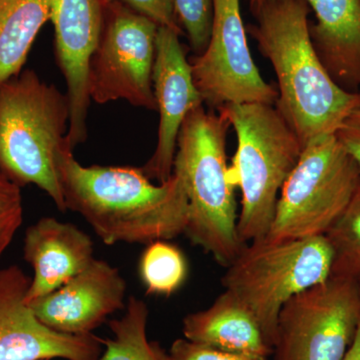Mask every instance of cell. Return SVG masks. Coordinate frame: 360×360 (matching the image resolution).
I'll list each match as a JSON object with an SVG mask.
<instances>
[{"mask_svg":"<svg viewBox=\"0 0 360 360\" xmlns=\"http://www.w3.org/2000/svg\"><path fill=\"white\" fill-rule=\"evenodd\" d=\"M63 144L56 170L66 210L79 213L103 243L149 245L184 234L188 200L177 172L155 186L141 168L84 167Z\"/></svg>","mask_w":360,"mask_h":360,"instance_id":"6da1fadb","label":"cell"},{"mask_svg":"<svg viewBox=\"0 0 360 360\" xmlns=\"http://www.w3.org/2000/svg\"><path fill=\"white\" fill-rule=\"evenodd\" d=\"M250 11L255 23L246 32L274 68L276 110L302 148L317 137L335 134L360 103V91L343 89L322 65L310 35L307 2L260 0Z\"/></svg>","mask_w":360,"mask_h":360,"instance_id":"7a4b0ae2","label":"cell"},{"mask_svg":"<svg viewBox=\"0 0 360 360\" xmlns=\"http://www.w3.org/2000/svg\"><path fill=\"white\" fill-rule=\"evenodd\" d=\"M229 127L224 115L203 105L191 111L180 129L174 163L188 200L184 234L224 267L245 246L239 238L236 187L227 165Z\"/></svg>","mask_w":360,"mask_h":360,"instance_id":"3957f363","label":"cell"},{"mask_svg":"<svg viewBox=\"0 0 360 360\" xmlns=\"http://www.w3.org/2000/svg\"><path fill=\"white\" fill-rule=\"evenodd\" d=\"M70 123V101L33 70L0 84V172L18 186L34 184L66 212L56 156Z\"/></svg>","mask_w":360,"mask_h":360,"instance_id":"277c9868","label":"cell"},{"mask_svg":"<svg viewBox=\"0 0 360 360\" xmlns=\"http://www.w3.org/2000/svg\"><path fill=\"white\" fill-rule=\"evenodd\" d=\"M217 112L231 123L238 141L229 172L241 191L238 229L246 245L269 233L281 188L303 148L276 105L226 104Z\"/></svg>","mask_w":360,"mask_h":360,"instance_id":"5b68a950","label":"cell"},{"mask_svg":"<svg viewBox=\"0 0 360 360\" xmlns=\"http://www.w3.org/2000/svg\"><path fill=\"white\" fill-rule=\"evenodd\" d=\"M333 251L326 236L246 243L225 267L221 283L253 315L274 348L279 312L290 298L331 276Z\"/></svg>","mask_w":360,"mask_h":360,"instance_id":"8992f818","label":"cell"},{"mask_svg":"<svg viewBox=\"0 0 360 360\" xmlns=\"http://www.w3.org/2000/svg\"><path fill=\"white\" fill-rule=\"evenodd\" d=\"M359 184V168L336 135L317 137L303 148L284 182L265 238L283 240L326 236Z\"/></svg>","mask_w":360,"mask_h":360,"instance_id":"52a82bcc","label":"cell"},{"mask_svg":"<svg viewBox=\"0 0 360 360\" xmlns=\"http://www.w3.org/2000/svg\"><path fill=\"white\" fill-rule=\"evenodd\" d=\"M359 321L356 279L330 276L283 305L272 360H342Z\"/></svg>","mask_w":360,"mask_h":360,"instance_id":"ba28073f","label":"cell"},{"mask_svg":"<svg viewBox=\"0 0 360 360\" xmlns=\"http://www.w3.org/2000/svg\"><path fill=\"white\" fill-rule=\"evenodd\" d=\"M158 26L117 2H105L103 28L90 58L89 90L96 103L123 99L156 111L153 72Z\"/></svg>","mask_w":360,"mask_h":360,"instance_id":"9c48e42d","label":"cell"},{"mask_svg":"<svg viewBox=\"0 0 360 360\" xmlns=\"http://www.w3.org/2000/svg\"><path fill=\"white\" fill-rule=\"evenodd\" d=\"M240 0H213L212 32L200 56L189 59L196 89L212 110L226 104L276 105V84L265 82L250 49Z\"/></svg>","mask_w":360,"mask_h":360,"instance_id":"30bf717a","label":"cell"},{"mask_svg":"<svg viewBox=\"0 0 360 360\" xmlns=\"http://www.w3.org/2000/svg\"><path fill=\"white\" fill-rule=\"evenodd\" d=\"M30 278L16 266L0 269V360H99L103 340L47 328L26 304Z\"/></svg>","mask_w":360,"mask_h":360,"instance_id":"8fae6325","label":"cell"},{"mask_svg":"<svg viewBox=\"0 0 360 360\" xmlns=\"http://www.w3.org/2000/svg\"><path fill=\"white\" fill-rule=\"evenodd\" d=\"M104 0H52L56 58L68 84L70 123L65 141L71 148L87 139L90 105L89 70L103 28Z\"/></svg>","mask_w":360,"mask_h":360,"instance_id":"7c38bea8","label":"cell"},{"mask_svg":"<svg viewBox=\"0 0 360 360\" xmlns=\"http://www.w3.org/2000/svg\"><path fill=\"white\" fill-rule=\"evenodd\" d=\"M179 37L160 26L156 35L153 84L160 124L155 153L141 169L160 184L169 179L174 172L177 139L184 120L191 111L205 105Z\"/></svg>","mask_w":360,"mask_h":360,"instance_id":"4fadbf2b","label":"cell"},{"mask_svg":"<svg viewBox=\"0 0 360 360\" xmlns=\"http://www.w3.org/2000/svg\"><path fill=\"white\" fill-rule=\"evenodd\" d=\"M127 283L120 270L96 259L49 295L28 303L44 326L70 335H94L111 314L124 309Z\"/></svg>","mask_w":360,"mask_h":360,"instance_id":"5bb4252c","label":"cell"},{"mask_svg":"<svg viewBox=\"0 0 360 360\" xmlns=\"http://www.w3.org/2000/svg\"><path fill=\"white\" fill-rule=\"evenodd\" d=\"M94 251L91 238L72 224L44 217L28 227L23 253L34 276L26 293V304L84 271L94 262Z\"/></svg>","mask_w":360,"mask_h":360,"instance_id":"9a60e30c","label":"cell"},{"mask_svg":"<svg viewBox=\"0 0 360 360\" xmlns=\"http://www.w3.org/2000/svg\"><path fill=\"white\" fill-rule=\"evenodd\" d=\"M250 9L260 0H248ZM316 22L312 44L331 78L350 92L360 91V0H305Z\"/></svg>","mask_w":360,"mask_h":360,"instance_id":"2e32d148","label":"cell"},{"mask_svg":"<svg viewBox=\"0 0 360 360\" xmlns=\"http://www.w3.org/2000/svg\"><path fill=\"white\" fill-rule=\"evenodd\" d=\"M184 338L232 354L270 359V347L257 319L231 293L224 291L207 309L187 314Z\"/></svg>","mask_w":360,"mask_h":360,"instance_id":"e0dca14e","label":"cell"},{"mask_svg":"<svg viewBox=\"0 0 360 360\" xmlns=\"http://www.w3.org/2000/svg\"><path fill=\"white\" fill-rule=\"evenodd\" d=\"M51 11L52 0H0V84L20 75Z\"/></svg>","mask_w":360,"mask_h":360,"instance_id":"ac0fdd59","label":"cell"},{"mask_svg":"<svg viewBox=\"0 0 360 360\" xmlns=\"http://www.w3.org/2000/svg\"><path fill=\"white\" fill-rule=\"evenodd\" d=\"M148 305L131 296L127 311L120 319L110 322L112 336L103 340L99 360H167V354L148 338Z\"/></svg>","mask_w":360,"mask_h":360,"instance_id":"d6986e66","label":"cell"},{"mask_svg":"<svg viewBox=\"0 0 360 360\" xmlns=\"http://www.w3.org/2000/svg\"><path fill=\"white\" fill-rule=\"evenodd\" d=\"M139 274L150 295H174L186 283L188 264L186 255L167 240L149 243L142 253Z\"/></svg>","mask_w":360,"mask_h":360,"instance_id":"ffe728a7","label":"cell"},{"mask_svg":"<svg viewBox=\"0 0 360 360\" xmlns=\"http://www.w3.org/2000/svg\"><path fill=\"white\" fill-rule=\"evenodd\" d=\"M333 251L331 276H360V184L347 210L326 233Z\"/></svg>","mask_w":360,"mask_h":360,"instance_id":"44dd1931","label":"cell"},{"mask_svg":"<svg viewBox=\"0 0 360 360\" xmlns=\"http://www.w3.org/2000/svg\"><path fill=\"white\" fill-rule=\"evenodd\" d=\"M175 13L194 56L207 47L212 32L213 0H174Z\"/></svg>","mask_w":360,"mask_h":360,"instance_id":"7402d4cb","label":"cell"},{"mask_svg":"<svg viewBox=\"0 0 360 360\" xmlns=\"http://www.w3.org/2000/svg\"><path fill=\"white\" fill-rule=\"evenodd\" d=\"M22 220L20 186L0 172V257L11 245Z\"/></svg>","mask_w":360,"mask_h":360,"instance_id":"603a6c76","label":"cell"},{"mask_svg":"<svg viewBox=\"0 0 360 360\" xmlns=\"http://www.w3.org/2000/svg\"><path fill=\"white\" fill-rule=\"evenodd\" d=\"M104 1L123 4L135 13L153 20L160 27L169 28L180 37L184 35V32L175 13L174 0H104Z\"/></svg>","mask_w":360,"mask_h":360,"instance_id":"cb8c5ba5","label":"cell"},{"mask_svg":"<svg viewBox=\"0 0 360 360\" xmlns=\"http://www.w3.org/2000/svg\"><path fill=\"white\" fill-rule=\"evenodd\" d=\"M167 360H270L266 357L232 354L217 348L179 338L174 340L167 354Z\"/></svg>","mask_w":360,"mask_h":360,"instance_id":"d4e9b609","label":"cell"},{"mask_svg":"<svg viewBox=\"0 0 360 360\" xmlns=\"http://www.w3.org/2000/svg\"><path fill=\"white\" fill-rule=\"evenodd\" d=\"M335 135L360 170V103L345 118Z\"/></svg>","mask_w":360,"mask_h":360,"instance_id":"484cf974","label":"cell"},{"mask_svg":"<svg viewBox=\"0 0 360 360\" xmlns=\"http://www.w3.org/2000/svg\"><path fill=\"white\" fill-rule=\"evenodd\" d=\"M342 360H360V321L354 340Z\"/></svg>","mask_w":360,"mask_h":360,"instance_id":"4316f807","label":"cell"},{"mask_svg":"<svg viewBox=\"0 0 360 360\" xmlns=\"http://www.w3.org/2000/svg\"><path fill=\"white\" fill-rule=\"evenodd\" d=\"M357 281V285H359V295H360V276L359 278L356 279Z\"/></svg>","mask_w":360,"mask_h":360,"instance_id":"83f0119b","label":"cell"}]
</instances>
